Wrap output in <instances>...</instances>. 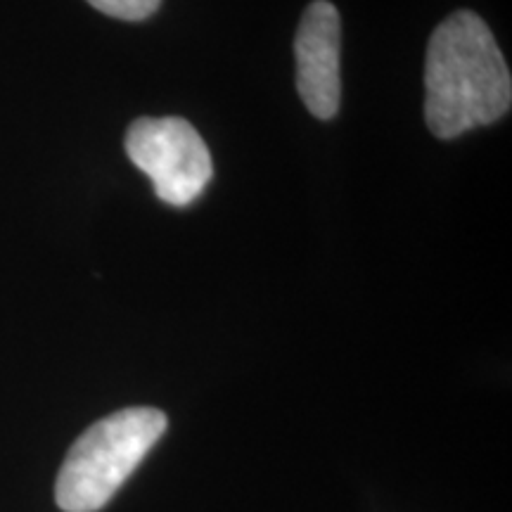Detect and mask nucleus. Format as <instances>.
Instances as JSON below:
<instances>
[{"mask_svg": "<svg viewBox=\"0 0 512 512\" xmlns=\"http://www.w3.org/2000/svg\"><path fill=\"white\" fill-rule=\"evenodd\" d=\"M102 15L124 19V22H143L152 17L162 5V0H86Z\"/></svg>", "mask_w": 512, "mask_h": 512, "instance_id": "39448f33", "label": "nucleus"}, {"mask_svg": "<svg viewBox=\"0 0 512 512\" xmlns=\"http://www.w3.org/2000/svg\"><path fill=\"white\" fill-rule=\"evenodd\" d=\"M166 415L157 408H124L95 422L74 441L55 482L64 512H98L112 501L150 448L164 437Z\"/></svg>", "mask_w": 512, "mask_h": 512, "instance_id": "f03ea898", "label": "nucleus"}, {"mask_svg": "<svg viewBox=\"0 0 512 512\" xmlns=\"http://www.w3.org/2000/svg\"><path fill=\"white\" fill-rule=\"evenodd\" d=\"M512 81L486 22L458 10L434 29L425 55V121L437 138H458L510 112Z\"/></svg>", "mask_w": 512, "mask_h": 512, "instance_id": "f257e3e1", "label": "nucleus"}, {"mask_svg": "<svg viewBox=\"0 0 512 512\" xmlns=\"http://www.w3.org/2000/svg\"><path fill=\"white\" fill-rule=\"evenodd\" d=\"M339 50H342V19L328 0H313L299 22L294 38L297 57V88L306 110L328 121L342 100L339 81Z\"/></svg>", "mask_w": 512, "mask_h": 512, "instance_id": "20e7f679", "label": "nucleus"}, {"mask_svg": "<svg viewBox=\"0 0 512 512\" xmlns=\"http://www.w3.org/2000/svg\"><path fill=\"white\" fill-rule=\"evenodd\" d=\"M126 155L171 207L202 197L214 176L211 152L197 128L181 117L136 119L126 133Z\"/></svg>", "mask_w": 512, "mask_h": 512, "instance_id": "7ed1b4c3", "label": "nucleus"}]
</instances>
